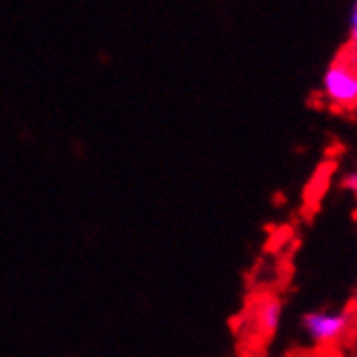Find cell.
<instances>
[{
  "label": "cell",
  "mask_w": 357,
  "mask_h": 357,
  "mask_svg": "<svg viewBox=\"0 0 357 357\" xmlns=\"http://www.w3.org/2000/svg\"><path fill=\"white\" fill-rule=\"evenodd\" d=\"M349 54L357 61V22H353V24H349Z\"/></svg>",
  "instance_id": "obj_5"
},
{
  "label": "cell",
  "mask_w": 357,
  "mask_h": 357,
  "mask_svg": "<svg viewBox=\"0 0 357 357\" xmlns=\"http://www.w3.org/2000/svg\"><path fill=\"white\" fill-rule=\"evenodd\" d=\"M355 317L351 310H314L301 317V329L305 338L317 347H329L340 342L351 331Z\"/></svg>",
  "instance_id": "obj_2"
},
{
  "label": "cell",
  "mask_w": 357,
  "mask_h": 357,
  "mask_svg": "<svg viewBox=\"0 0 357 357\" xmlns=\"http://www.w3.org/2000/svg\"><path fill=\"white\" fill-rule=\"evenodd\" d=\"M284 317V305L278 297H264L254 307V323L256 329L264 335L275 333L282 325Z\"/></svg>",
  "instance_id": "obj_3"
},
{
  "label": "cell",
  "mask_w": 357,
  "mask_h": 357,
  "mask_svg": "<svg viewBox=\"0 0 357 357\" xmlns=\"http://www.w3.org/2000/svg\"><path fill=\"white\" fill-rule=\"evenodd\" d=\"M353 317L357 319V290H355V295H353Z\"/></svg>",
  "instance_id": "obj_6"
},
{
  "label": "cell",
  "mask_w": 357,
  "mask_h": 357,
  "mask_svg": "<svg viewBox=\"0 0 357 357\" xmlns=\"http://www.w3.org/2000/svg\"><path fill=\"white\" fill-rule=\"evenodd\" d=\"M340 186L344 188V191L357 195V169H347V172L342 174Z\"/></svg>",
  "instance_id": "obj_4"
},
{
  "label": "cell",
  "mask_w": 357,
  "mask_h": 357,
  "mask_svg": "<svg viewBox=\"0 0 357 357\" xmlns=\"http://www.w3.org/2000/svg\"><path fill=\"white\" fill-rule=\"evenodd\" d=\"M321 93L323 100L335 111L357 109V61L349 52H342L325 70Z\"/></svg>",
  "instance_id": "obj_1"
}]
</instances>
